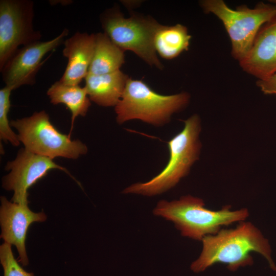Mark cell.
I'll return each mask as SVG.
<instances>
[{
    "label": "cell",
    "mask_w": 276,
    "mask_h": 276,
    "mask_svg": "<svg viewBox=\"0 0 276 276\" xmlns=\"http://www.w3.org/2000/svg\"><path fill=\"white\" fill-rule=\"evenodd\" d=\"M201 241L200 255L191 265V270L195 272L203 271L217 263L226 264L233 271L240 267L251 265L252 252L261 255L270 267L276 271L268 240L251 222L241 221L235 228L221 229L215 234L204 237Z\"/></svg>",
    "instance_id": "6da1fadb"
},
{
    "label": "cell",
    "mask_w": 276,
    "mask_h": 276,
    "mask_svg": "<svg viewBox=\"0 0 276 276\" xmlns=\"http://www.w3.org/2000/svg\"><path fill=\"white\" fill-rule=\"evenodd\" d=\"M204 205L202 199L186 195L171 201H159L153 213L172 222L181 236L198 241L216 234L223 226L243 221L249 216L246 208L232 211L229 205H226L213 211Z\"/></svg>",
    "instance_id": "7a4b0ae2"
},
{
    "label": "cell",
    "mask_w": 276,
    "mask_h": 276,
    "mask_svg": "<svg viewBox=\"0 0 276 276\" xmlns=\"http://www.w3.org/2000/svg\"><path fill=\"white\" fill-rule=\"evenodd\" d=\"M184 123L183 129L168 142L170 157L164 169L147 182L135 183L127 187L123 193L155 196L171 189L188 175L200 153L201 126L197 114Z\"/></svg>",
    "instance_id": "3957f363"
},
{
    "label": "cell",
    "mask_w": 276,
    "mask_h": 276,
    "mask_svg": "<svg viewBox=\"0 0 276 276\" xmlns=\"http://www.w3.org/2000/svg\"><path fill=\"white\" fill-rule=\"evenodd\" d=\"M190 96L186 92L163 95L142 80L129 78L122 97L115 106L116 120L122 124L137 119L153 126H163L172 115L184 109Z\"/></svg>",
    "instance_id": "277c9868"
},
{
    "label": "cell",
    "mask_w": 276,
    "mask_h": 276,
    "mask_svg": "<svg viewBox=\"0 0 276 276\" xmlns=\"http://www.w3.org/2000/svg\"><path fill=\"white\" fill-rule=\"evenodd\" d=\"M258 3L254 8L241 5L230 8L222 0H204L200 6L206 13L216 15L223 23L232 44V55L239 62L250 50L255 38L266 22L276 16V0Z\"/></svg>",
    "instance_id": "5b68a950"
},
{
    "label": "cell",
    "mask_w": 276,
    "mask_h": 276,
    "mask_svg": "<svg viewBox=\"0 0 276 276\" xmlns=\"http://www.w3.org/2000/svg\"><path fill=\"white\" fill-rule=\"evenodd\" d=\"M17 131L20 142L28 151L53 159L62 157L77 159L86 154L87 146L79 140H72L51 123L48 114L42 110L31 116L10 122Z\"/></svg>",
    "instance_id": "8992f818"
},
{
    "label": "cell",
    "mask_w": 276,
    "mask_h": 276,
    "mask_svg": "<svg viewBox=\"0 0 276 276\" xmlns=\"http://www.w3.org/2000/svg\"><path fill=\"white\" fill-rule=\"evenodd\" d=\"M100 20L104 33L118 47L133 52L151 66L163 68L154 47V36L159 24L154 19L135 15L125 18L112 8L101 15Z\"/></svg>",
    "instance_id": "52a82bcc"
},
{
    "label": "cell",
    "mask_w": 276,
    "mask_h": 276,
    "mask_svg": "<svg viewBox=\"0 0 276 276\" xmlns=\"http://www.w3.org/2000/svg\"><path fill=\"white\" fill-rule=\"evenodd\" d=\"M34 3L30 0L0 1V70L20 46L39 41L34 29Z\"/></svg>",
    "instance_id": "ba28073f"
},
{
    "label": "cell",
    "mask_w": 276,
    "mask_h": 276,
    "mask_svg": "<svg viewBox=\"0 0 276 276\" xmlns=\"http://www.w3.org/2000/svg\"><path fill=\"white\" fill-rule=\"evenodd\" d=\"M5 169L10 172L3 177L2 186L13 192L11 201L19 204H28V189L52 169L64 171L80 185L66 169L56 164L52 159L25 148L19 151L14 160L7 163Z\"/></svg>",
    "instance_id": "9c48e42d"
},
{
    "label": "cell",
    "mask_w": 276,
    "mask_h": 276,
    "mask_svg": "<svg viewBox=\"0 0 276 276\" xmlns=\"http://www.w3.org/2000/svg\"><path fill=\"white\" fill-rule=\"evenodd\" d=\"M68 30L64 29L54 38L36 41L19 48L0 70L5 86L13 90L35 83L37 73L43 63V57L63 43Z\"/></svg>",
    "instance_id": "30bf717a"
},
{
    "label": "cell",
    "mask_w": 276,
    "mask_h": 276,
    "mask_svg": "<svg viewBox=\"0 0 276 276\" xmlns=\"http://www.w3.org/2000/svg\"><path fill=\"white\" fill-rule=\"evenodd\" d=\"M1 238L5 242L16 246L19 254V262L23 266L29 264L25 241L29 226L33 222L47 219L43 212L35 213L28 205L9 201L5 196L1 197Z\"/></svg>",
    "instance_id": "8fae6325"
},
{
    "label": "cell",
    "mask_w": 276,
    "mask_h": 276,
    "mask_svg": "<svg viewBox=\"0 0 276 276\" xmlns=\"http://www.w3.org/2000/svg\"><path fill=\"white\" fill-rule=\"evenodd\" d=\"M239 63L244 72L258 80L276 73V16L261 27L250 50Z\"/></svg>",
    "instance_id": "7c38bea8"
},
{
    "label": "cell",
    "mask_w": 276,
    "mask_h": 276,
    "mask_svg": "<svg viewBox=\"0 0 276 276\" xmlns=\"http://www.w3.org/2000/svg\"><path fill=\"white\" fill-rule=\"evenodd\" d=\"M63 44V56L68 61L59 81L66 85H79L88 73L94 52L95 34L77 32L65 39Z\"/></svg>",
    "instance_id": "4fadbf2b"
},
{
    "label": "cell",
    "mask_w": 276,
    "mask_h": 276,
    "mask_svg": "<svg viewBox=\"0 0 276 276\" xmlns=\"http://www.w3.org/2000/svg\"><path fill=\"white\" fill-rule=\"evenodd\" d=\"M129 79L120 70L102 75L88 74L84 79V87L90 101L101 106H116Z\"/></svg>",
    "instance_id": "5bb4252c"
},
{
    "label": "cell",
    "mask_w": 276,
    "mask_h": 276,
    "mask_svg": "<svg viewBox=\"0 0 276 276\" xmlns=\"http://www.w3.org/2000/svg\"><path fill=\"white\" fill-rule=\"evenodd\" d=\"M53 105L63 104L71 112L72 132L74 123L79 116L84 117L91 105L90 100L85 87L79 85L64 84L59 80L53 83L47 93Z\"/></svg>",
    "instance_id": "9a60e30c"
},
{
    "label": "cell",
    "mask_w": 276,
    "mask_h": 276,
    "mask_svg": "<svg viewBox=\"0 0 276 276\" xmlns=\"http://www.w3.org/2000/svg\"><path fill=\"white\" fill-rule=\"evenodd\" d=\"M125 62L124 51L105 33L95 34V45L88 73L102 75L120 70Z\"/></svg>",
    "instance_id": "2e32d148"
},
{
    "label": "cell",
    "mask_w": 276,
    "mask_h": 276,
    "mask_svg": "<svg viewBox=\"0 0 276 276\" xmlns=\"http://www.w3.org/2000/svg\"><path fill=\"white\" fill-rule=\"evenodd\" d=\"M191 38L187 27L181 24L172 26L159 24L154 36V47L157 54L170 60L188 50Z\"/></svg>",
    "instance_id": "e0dca14e"
},
{
    "label": "cell",
    "mask_w": 276,
    "mask_h": 276,
    "mask_svg": "<svg viewBox=\"0 0 276 276\" xmlns=\"http://www.w3.org/2000/svg\"><path fill=\"white\" fill-rule=\"evenodd\" d=\"M13 89L5 86L0 89V138L17 146L20 144L17 134L11 129L8 114L11 106L10 95Z\"/></svg>",
    "instance_id": "ac0fdd59"
},
{
    "label": "cell",
    "mask_w": 276,
    "mask_h": 276,
    "mask_svg": "<svg viewBox=\"0 0 276 276\" xmlns=\"http://www.w3.org/2000/svg\"><path fill=\"white\" fill-rule=\"evenodd\" d=\"M0 262L4 269V276H34L26 271L18 263L13 255L11 245L4 242L0 246Z\"/></svg>",
    "instance_id": "d6986e66"
},
{
    "label": "cell",
    "mask_w": 276,
    "mask_h": 276,
    "mask_svg": "<svg viewBox=\"0 0 276 276\" xmlns=\"http://www.w3.org/2000/svg\"><path fill=\"white\" fill-rule=\"evenodd\" d=\"M256 84L265 95H276V73L261 80H258Z\"/></svg>",
    "instance_id": "ffe728a7"
}]
</instances>
